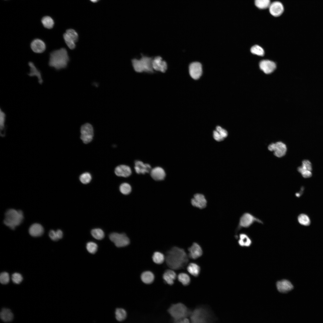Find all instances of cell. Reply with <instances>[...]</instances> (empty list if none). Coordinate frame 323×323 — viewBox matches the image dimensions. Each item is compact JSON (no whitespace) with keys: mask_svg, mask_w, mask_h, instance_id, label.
<instances>
[{"mask_svg":"<svg viewBox=\"0 0 323 323\" xmlns=\"http://www.w3.org/2000/svg\"><path fill=\"white\" fill-rule=\"evenodd\" d=\"M189 258L184 249L174 246L167 252L165 262L168 268L177 270L185 268L188 262Z\"/></svg>","mask_w":323,"mask_h":323,"instance_id":"obj_1","label":"cell"},{"mask_svg":"<svg viewBox=\"0 0 323 323\" xmlns=\"http://www.w3.org/2000/svg\"><path fill=\"white\" fill-rule=\"evenodd\" d=\"M189 317L190 321L193 323H213L217 320L210 309L203 305L192 310Z\"/></svg>","mask_w":323,"mask_h":323,"instance_id":"obj_2","label":"cell"},{"mask_svg":"<svg viewBox=\"0 0 323 323\" xmlns=\"http://www.w3.org/2000/svg\"><path fill=\"white\" fill-rule=\"evenodd\" d=\"M69 60L66 49L62 48L50 53L49 65L57 70H60L66 67Z\"/></svg>","mask_w":323,"mask_h":323,"instance_id":"obj_3","label":"cell"},{"mask_svg":"<svg viewBox=\"0 0 323 323\" xmlns=\"http://www.w3.org/2000/svg\"><path fill=\"white\" fill-rule=\"evenodd\" d=\"M24 218L23 212L22 210L9 209L5 213L3 223L10 229L13 230L21 224Z\"/></svg>","mask_w":323,"mask_h":323,"instance_id":"obj_4","label":"cell"},{"mask_svg":"<svg viewBox=\"0 0 323 323\" xmlns=\"http://www.w3.org/2000/svg\"><path fill=\"white\" fill-rule=\"evenodd\" d=\"M192 310L188 308L184 304L178 302L172 304L167 310V312L174 321L189 317Z\"/></svg>","mask_w":323,"mask_h":323,"instance_id":"obj_5","label":"cell"},{"mask_svg":"<svg viewBox=\"0 0 323 323\" xmlns=\"http://www.w3.org/2000/svg\"><path fill=\"white\" fill-rule=\"evenodd\" d=\"M153 58L142 54L141 57L139 59L136 58L132 59V64L135 71L138 73H154V71L152 66Z\"/></svg>","mask_w":323,"mask_h":323,"instance_id":"obj_6","label":"cell"},{"mask_svg":"<svg viewBox=\"0 0 323 323\" xmlns=\"http://www.w3.org/2000/svg\"><path fill=\"white\" fill-rule=\"evenodd\" d=\"M109 238L115 246L119 248L126 246L130 242L129 238L124 233H113L109 235Z\"/></svg>","mask_w":323,"mask_h":323,"instance_id":"obj_7","label":"cell"},{"mask_svg":"<svg viewBox=\"0 0 323 323\" xmlns=\"http://www.w3.org/2000/svg\"><path fill=\"white\" fill-rule=\"evenodd\" d=\"M80 130V138L83 143L87 144L90 142L94 136V130L92 125L89 123H86L81 126Z\"/></svg>","mask_w":323,"mask_h":323,"instance_id":"obj_8","label":"cell"},{"mask_svg":"<svg viewBox=\"0 0 323 323\" xmlns=\"http://www.w3.org/2000/svg\"><path fill=\"white\" fill-rule=\"evenodd\" d=\"M263 223L260 220L249 213H244L240 217L238 228H247L250 227L255 222Z\"/></svg>","mask_w":323,"mask_h":323,"instance_id":"obj_9","label":"cell"},{"mask_svg":"<svg viewBox=\"0 0 323 323\" xmlns=\"http://www.w3.org/2000/svg\"><path fill=\"white\" fill-rule=\"evenodd\" d=\"M268 149L270 151H274L275 156L278 157L284 156L287 151L286 145L281 141L271 144L268 146Z\"/></svg>","mask_w":323,"mask_h":323,"instance_id":"obj_10","label":"cell"},{"mask_svg":"<svg viewBox=\"0 0 323 323\" xmlns=\"http://www.w3.org/2000/svg\"><path fill=\"white\" fill-rule=\"evenodd\" d=\"M189 73L191 77L194 80L199 79L202 74V67L201 63L194 62L190 64L189 67Z\"/></svg>","mask_w":323,"mask_h":323,"instance_id":"obj_11","label":"cell"},{"mask_svg":"<svg viewBox=\"0 0 323 323\" xmlns=\"http://www.w3.org/2000/svg\"><path fill=\"white\" fill-rule=\"evenodd\" d=\"M152 66L154 70L162 73H165L168 67L167 63L160 56H157L153 58Z\"/></svg>","mask_w":323,"mask_h":323,"instance_id":"obj_12","label":"cell"},{"mask_svg":"<svg viewBox=\"0 0 323 323\" xmlns=\"http://www.w3.org/2000/svg\"><path fill=\"white\" fill-rule=\"evenodd\" d=\"M191 203L193 206L202 209L206 207L207 201L203 194L198 193L194 195L191 199Z\"/></svg>","mask_w":323,"mask_h":323,"instance_id":"obj_13","label":"cell"},{"mask_svg":"<svg viewBox=\"0 0 323 323\" xmlns=\"http://www.w3.org/2000/svg\"><path fill=\"white\" fill-rule=\"evenodd\" d=\"M188 250L189 258L194 260L199 258L203 254L201 246L196 243H193Z\"/></svg>","mask_w":323,"mask_h":323,"instance_id":"obj_14","label":"cell"},{"mask_svg":"<svg viewBox=\"0 0 323 323\" xmlns=\"http://www.w3.org/2000/svg\"><path fill=\"white\" fill-rule=\"evenodd\" d=\"M177 277V275L175 270L169 268L165 270L162 275V278L164 282L170 286L174 284V281Z\"/></svg>","mask_w":323,"mask_h":323,"instance_id":"obj_15","label":"cell"},{"mask_svg":"<svg viewBox=\"0 0 323 323\" xmlns=\"http://www.w3.org/2000/svg\"><path fill=\"white\" fill-rule=\"evenodd\" d=\"M134 169L136 172L138 174H144L150 172L152 168L150 164L144 163L142 161L136 160L135 162Z\"/></svg>","mask_w":323,"mask_h":323,"instance_id":"obj_16","label":"cell"},{"mask_svg":"<svg viewBox=\"0 0 323 323\" xmlns=\"http://www.w3.org/2000/svg\"><path fill=\"white\" fill-rule=\"evenodd\" d=\"M269 8L270 14L275 17L280 16L283 13L284 10L283 4L278 1H275L271 3Z\"/></svg>","mask_w":323,"mask_h":323,"instance_id":"obj_17","label":"cell"},{"mask_svg":"<svg viewBox=\"0 0 323 323\" xmlns=\"http://www.w3.org/2000/svg\"><path fill=\"white\" fill-rule=\"evenodd\" d=\"M31 48L34 52L41 53L44 52L46 49V45L45 42L39 39L33 40L31 43Z\"/></svg>","mask_w":323,"mask_h":323,"instance_id":"obj_18","label":"cell"},{"mask_svg":"<svg viewBox=\"0 0 323 323\" xmlns=\"http://www.w3.org/2000/svg\"><path fill=\"white\" fill-rule=\"evenodd\" d=\"M259 66L260 69L266 74L272 72L276 67V64L274 62L267 60L261 61Z\"/></svg>","mask_w":323,"mask_h":323,"instance_id":"obj_19","label":"cell"},{"mask_svg":"<svg viewBox=\"0 0 323 323\" xmlns=\"http://www.w3.org/2000/svg\"><path fill=\"white\" fill-rule=\"evenodd\" d=\"M152 178L156 181L164 180L166 176L164 170L162 167H157L152 169L150 172Z\"/></svg>","mask_w":323,"mask_h":323,"instance_id":"obj_20","label":"cell"},{"mask_svg":"<svg viewBox=\"0 0 323 323\" xmlns=\"http://www.w3.org/2000/svg\"><path fill=\"white\" fill-rule=\"evenodd\" d=\"M276 287L278 290L282 293H286L291 290L293 288V286L289 281L283 280L278 281Z\"/></svg>","mask_w":323,"mask_h":323,"instance_id":"obj_21","label":"cell"},{"mask_svg":"<svg viewBox=\"0 0 323 323\" xmlns=\"http://www.w3.org/2000/svg\"><path fill=\"white\" fill-rule=\"evenodd\" d=\"M115 173L118 176L127 177L131 174L132 171L129 166L125 165H120L115 168Z\"/></svg>","mask_w":323,"mask_h":323,"instance_id":"obj_22","label":"cell"},{"mask_svg":"<svg viewBox=\"0 0 323 323\" xmlns=\"http://www.w3.org/2000/svg\"><path fill=\"white\" fill-rule=\"evenodd\" d=\"M44 232L43 227L40 224L34 223L30 227L29 229V234L32 237H36L42 235Z\"/></svg>","mask_w":323,"mask_h":323,"instance_id":"obj_23","label":"cell"},{"mask_svg":"<svg viewBox=\"0 0 323 323\" xmlns=\"http://www.w3.org/2000/svg\"><path fill=\"white\" fill-rule=\"evenodd\" d=\"M140 278L143 283L146 284H150L154 282L155 276L151 271L146 270L142 272L140 275Z\"/></svg>","mask_w":323,"mask_h":323,"instance_id":"obj_24","label":"cell"},{"mask_svg":"<svg viewBox=\"0 0 323 323\" xmlns=\"http://www.w3.org/2000/svg\"><path fill=\"white\" fill-rule=\"evenodd\" d=\"M28 65L30 67V71L28 74V75L31 77L34 76L36 77L38 79L39 83L40 84H42L43 82V80L40 72L37 68L34 63L32 62H29Z\"/></svg>","mask_w":323,"mask_h":323,"instance_id":"obj_25","label":"cell"},{"mask_svg":"<svg viewBox=\"0 0 323 323\" xmlns=\"http://www.w3.org/2000/svg\"><path fill=\"white\" fill-rule=\"evenodd\" d=\"M187 269L190 274L195 277H197L199 276L201 271L200 266L194 263H189L187 266Z\"/></svg>","mask_w":323,"mask_h":323,"instance_id":"obj_26","label":"cell"},{"mask_svg":"<svg viewBox=\"0 0 323 323\" xmlns=\"http://www.w3.org/2000/svg\"><path fill=\"white\" fill-rule=\"evenodd\" d=\"M0 316L1 319L5 322H10L13 319V315L11 311L5 308H3L1 310Z\"/></svg>","mask_w":323,"mask_h":323,"instance_id":"obj_27","label":"cell"},{"mask_svg":"<svg viewBox=\"0 0 323 323\" xmlns=\"http://www.w3.org/2000/svg\"><path fill=\"white\" fill-rule=\"evenodd\" d=\"M238 242L239 245L242 247H249L252 243L251 239L248 235L244 233L240 234Z\"/></svg>","mask_w":323,"mask_h":323,"instance_id":"obj_28","label":"cell"},{"mask_svg":"<svg viewBox=\"0 0 323 323\" xmlns=\"http://www.w3.org/2000/svg\"><path fill=\"white\" fill-rule=\"evenodd\" d=\"M152 259L155 263L157 265H161L165 262V256L160 252L156 251L153 254Z\"/></svg>","mask_w":323,"mask_h":323,"instance_id":"obj_29","label":"cell"},{"mask_svg":"<svg viewBox=\"0 0 323 323\" xmlns=\"http://www.w3.org/2000/svg\"><path fill=\"white\" fill-rule=\"evenodd\" d=\"M115 318L119 322H122L127 318V312L123 308H117L115 310Z\"/></svg>","mask_w":323,"mask_h":323,"instance_id":"obj_30","label":"cell"},{"mask_svg":"<svg viewBox=\"0 0 323 323\" xmlns=\"http://www.w3.org/2000/svg\"><path fill=\"white\" fill-rule=\"evenodd\" d=\"M177 279L183 286H187L191 282V278L189 275L185 272H181L177 276Z\"/></svg>","mask_w":323,"mask_h":323,"instance_id":"obj_31","label":"cell"},{"mask_svg":"<svg viewBox=\"0 0 323 323\" xmlns=\"http://www.w3.org/2000/svg\"><path fill=\"white\" fill-rule=\"evenodd\" d=\"M298 220L300 224L304 226H308L310 223V220L309 217L304 214H301L298 215Z\"/></svg>","mask_w":323,"mask_h":323,"instance_id":"obj_32","label":"cell"},{"mask_svg":"<svg viewBox=\"0 0 323 323\" xmlns=\"http://www.w3.org/2000/svg\"><path fill=\"white\" fill-rule=\"evenodd\" d=\"M256 6L260 9H265L269 8L271 4L270 0H255Z\"/></svg>","mask_w":323,"mask_h":323,"instance_id":"obj_33","label":"cell"},{"mask_svg":"<svg viewBox=\"0 0 323 323\" xmlns=\"http://www.w3.org/2000/svg\"><path fill=\"white\" fill-rule=\"evenodd\" d=\"M63 37L65 43L70 49H73L75 48V42L66 33L63 34Z\"/></svg>","mask_w":323,"mask_h":323,"instance_id":"obj_34","label":"cell"},{"mask_svg":"<svg viewBox=\"0 0 323 323\" xmlns=\"http://www.w3.org/2000/svg\"><path fill=\"white\" fill-rule=\"evenodd\" d=\"M92 236L98 240L102 239L104 237V234L103 231L100 228H95L91 231Z\"/></svg>","mask_w":323,"mask_h":323,"instance_id":"obj_35","label":"cell"},{"mask_svg":"<svg viewBox=\"0 0 323 323\" xmlns=\"http://www.w3.org/2000/svg\"><path fill=\"white\" fill-rule=\"evenodd\" d=\"M5 115L4 113L0 110V134L2 136L5 135Z\"/></svg>","mask_w":323,"mask_h":323,"instance_id":"obj_36","label":"cell"},{"mask_svg":"<svg viewBox=\"0 0 323 323\" xmlns=\"http://www.w3.org/2000/svg\"><path fill=\"white\" fill-rule=\"evenodd\" d=\"M42 22L44 26L48 29L52 28L54 25V22L53 19L48 16L43 17L42 20Z\"/></svg>","mask_w":323,"mask_h":323,"instance_id":"obj_37","label":"cell"},{"mask_svg":"<svg viewBox=\"0 0 323 323\" xmlns=\"http://www.w3.org/2000/svg\"><path fill=\"white\" fill-rule=\"evenodd\" d=\"M119 190L122 194L127 195L130 193L132 188L129 184L127 183H124L120 185Z\"/></svg>","mask_w":323,"mask_h":323,"instance_id":"obj_38","label":"cell"},{"mask_svg":"<svg viewBox=\"0 0 323 323\" xmlns=\"http://www.w3.org/2000/svg\"><path fill=\"white\" fill-rule=\"evenodd\" d=\"M79 179L83 184H87L90 182L92 179L91 175L89 173L85 172L80 175Z\"/></svg>","mask_w":323,"mask_h":323,"instance_id":"obj_39","label":"cell"},{"mask_svg":"<svg viewBox=\"0 0 323 323\" xmlns=\"http://www.w3.org/2000/svg\"><path fill=\"white\" fill-rule=\"evenodd\" d=\"M251 53L259 56H263L264 54L263 49L258 45H255L252 46L251 48Z\"/></svg>","mask_w":323,"mask_h":323,"instance_id":"obj_40","label":"cell"},{"mask_svg":"<svg viewBox=\"0 0 323 323\" xmlns=\"http://www.w3.org/2000/svg\"><path fill=\"white\" fill-rule=\"evenodd\" d=\"M86 249L88 251L92 254L95 253L97 249V246L95 243L90 242L86 244Z\"/></svg>","mask_w":323,"mask_h":323,"instance_id":"obj_41","label":"cell"},{"mask_svg":"<svg viewBox=\"0 0 323 323\" xmlns=\"http://www.w3.org/2000/svg\"><path fill=\"white\" fill-rule=\"evenodd\" d=\"M69 36L71 37L75 42H76L78 39V35L77 32L74 29H69L66 31Z\"/></svg>","mask_w":323,"mask_h":323,"instance_id":"obj_42","label":"cell"},{"mask_svg":"<svg viewBox=\"0 0 323 323\" xmlns=\"http://www.w3.org/2000/svg\"><path fill=\"white\" fill-rule=\"evenodd\" d=\"M10 280V277L8 273L6 272H1L0 275V281L1 284H7Z\"/></svg>","mask_w":323,"mask_h":323,"instance_id":"obj_43","label":"cell"},{"mask_svg":"<svg viewBox=\"0 0 323 323\" xmlns=\"http://www.w3.org/2000/svg\"><path fill=\"white\" fill-rule=\"evenodd\" d=\"M12 279L13 282L16 284H20L23 280V277L20 273H14L12 275Z\"/></svg>","mask_w":323,"mask_h":323,"instance_id":"obj_44","label":"cell"},{"mask_svg":"<svg viewBox=\"0 0 323 323\" xmlns=\"http://www.w3.org/2000/svg\"><path fill=\"white\" fill-rule=\"evenodd\" d=\"M216 130L220 133L224 139L228 136V132L226 130L223 129L220 126H218L217 127Z\"/></svg>","mask_w":323,"mask_h":323,"instance_id":"obj_45","label":"cell"},{"mask_svg":"<svg viewBox=\"0 0 323 323\" xmlns=\"http://www.w3.org/2000/svg\"><path fill=\"white\" fill-rule=\"evenodd\" d=\"M301 166L307 170L310 171L312 170L311 163L309 160H304L303 161Z\"/></svg>","mask_w":323,"mask_h":323,"instance_id":"obj_46","label":"cell"},{"mask_svg":"<svg viewBox=\"0 0 323 323\" xmlns=\"http://www.w3.org/2000/svg\"><path fill=\"white\" fill-rule=\"evenodd\" d=\"M213 136L214 139L218 141H222L224 139L216 130L214 131Z\"/></svg>","mask_w":323,"mask_h":323,"instance_id":"obj_47","label":"cell"},{"mask_svg":"<svg viewBox=\"0 0 323 323\" xmlns=\"http://www.w3.org/2000/svg\"><path fill=\"white\" fill-rule=\"evenodd\" d=\"M49 236L51 239L53 241H57L59 240L57 236L56 232L53 230L50 231Z\"/></svg>","mask_w":323,"mask_h":323,"instance_id":"obj_48","label":"cell"},{"mask_svg":"<svg viewBox=\"0 0 323 323\" xmlns=\"http://www.w3.org/2000/svg\"><path fill=\"white\" fill-rule=\"evenodd\" d=\"M190 320L187 318H184L179 320L174 321L173 323H188L190 322Z\"/></svg>","mask_w":323,"mask_h":323,"instance_id":"obj_49","label":"cell"},{"mask_svg":"<svg viewBox=\"0 0 323 323\" xmlns=\"http://www.w3.org/2000/svg\"><path fill=\"white\" fill-rule=\"evenodd\" d=\"M301 174L303 177L305 178L310 177H311L312 175L311 171L309 170H305Z\"/></svg>","mask_w":323,"mask_h":323,"instance_id":"obj_50","label":"cell"},{"mask_svg":"<svg viewBox=\"0 0 323 323\" xmlns=\"http://www.w3.org/2000/svg\"><path fill=\"white\" fill-rule=\"evenodd\" d=\"M57 236L59 240L61 239L63 237V233L62 231L60 229H58L56 231Z\"/></svg>","mask_w":323,"mask_h":323,"instance_id":"obj_51","label":"cell"},{"mask_svg":"<svg viewBox=\"0 0 323 323\" xmlns=\"http://www.w3.org/2000/svg\"><path fill=\"white\" fill-rule=\"evenodd\" d=\"M91 1L93 2H96L98 1L99 0H90Z\"/></svg>","mask_w":323,"mask_h":323,"instance_id":"obj_52","label":"cell"},{"mask_svg":"<svg viewBox=\"0 0 323 323\" xmlns=\"http://www.w3.org/2000/svg\"><path fill=\"white\" fill-rule=\"evenodd\" d=\"M295 195L297 197H299L300 196V194L299 193H297Z\"/></svg>","mask_w":323,"mask_h":323,"instance_id":"obj_53","label":"cell"}]
</instances>
